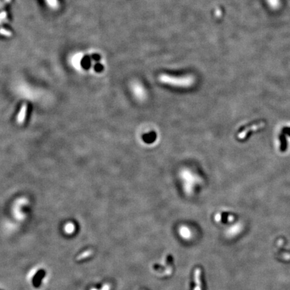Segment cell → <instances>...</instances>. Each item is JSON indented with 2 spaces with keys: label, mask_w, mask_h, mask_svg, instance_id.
Returning a JSON list of instances; mask_svg holds the SVG:
<instances>
[{
  "label": "cell",
  "mask_w": 290,
  "mask_h": 290,
  "mask_svg": "<svg viewBox=\"0 0 290 290\" xmlns=\"http://www.w3.org/2000/svg\"><path fill=\"white\" fill-rule=\"evenodd\" d=\"M26 108H27L26 105H24L22 107V108L21 109L20 114H18V121L19 122H22L25 119L26 112V109H27Z\"/></svg>",
  "instance_id": "cell-6"
},
{
  "label": "cell",
  "mask_w": 290,
  "mask_h": 290,
  "mask_svg": "<svg viewBox=\"0 0 290 290\" xmlns=\"http://www.w3.org/2000/svg\"><path fill=\"white\" fill-rule=\"evenodd\" d=\"M159 82L165 85L177 87H189L192 85L195 79L192 76L174 77L167 74H161L159 77Z\"/></svg>",
  "instance_id": "cell-2"
},
{
  "label": "cell",
  "mask_w": 290,
  "mask_h": 290,
  "mask_svg": "<svg viewBox=\"0 0 290 290\" xmlns=\"http://www.w3.org/2000/svg\"><path fill=\"white\" fill-rule=\"evenodd\" d=\"M180 233L182 237L186 238V239H188L191 236V232L189 231V229L185 227H182L180 228Z\"/></svg>",
  "instance_id": "cell-5"
},
{
  "label": "cell",
  "mask_w": 290,
  "mask_h": 290,
  "mask_svg": "<svg viewBox=\"0 0 290 290\" xmlns=\"http://www.w3.org/2000/svg\"><path fill=\"white\" fill-rule=\"evenodd\" d=\"M202 271L199 268H197L194 272V281L195 286L194 290H202V281H201Z\"/></svg>",
  "instance_id": "cell-4"
},
{
  "label": "cell",
  "mask_w": 290,
  "mask_h": 290,
  "mask_svg": "<svg viewBox=\"0 0 290 290\" xmlns=\"http://www.w3.org/2000/svg\"><path fill=\"white\" fill-rule=\"evenodd\" d=\"M0 290H1V289H0Z\"/></svg>",
  "instance_id": "cell-15"
},
{
  "label": "cell",
  "mask_w": 290,
  "mask_h": 290,
  "mask_svg": "<svg viewBox=\"0 0 290 290\" xmlns=\"http://www.w3.org/2000/svg\"><path fill=\"white\" fill-rule=\"evenodd\" d=\"M5 2H6V3H8V2H10V0H5Z\"/></svg>",
  "instance_id": "cell-13"
},
{
  "label": "cell",
  "mask_w": 290,
  "mask_h": 290,
  "mask_svg": "<svg viewBox=\"0 0 290 290\" xmlns=\"http://www.w3.org/2000/svg\"><path fill=\"white\" fill-rule=\"evenodd\" d=\"M91 290H100V289H92Z\"/></svg>",
  "instance_id": "cell-14"
},
{
  "label": "cell",
  "mask_w": 290,
  "mask_h": 290,
  "mask_svg": "<svg viewBox=\"0 0 290 290\" xmlns=\"http://www.w3.org/2000/svg\"><path fill=\"white\" fill-rule=\"evenodd\" d=\"M48 2L50 4L51 6H56L57 5V1L56 0H48Z\"/></svg>",
  "instance_id": "cell-11"
},
{
  "label": "cell",
  "mask_w": 290,
  "mask_h": 290,
  "mask_svg": "<svg viewBox=\"0 0 290 290\" xmlns=\"http://www.w3.org/2000/svg\"><path fill=\"white\" fill-rule=\"evenodd\" d=\"M0 34L3 35H5L6 36H10L12 35V33L6 30H4L3 28L0 29Z\"/></svg>",
  "instance_id": "cell-8"
},
{
  "label": "cell",
  "mask_w": 290,
  "mask_h": 290,
  "mask_svg": "<svg viewBox=\"0 0 290 290\" xmlns=\"http://www.w3.org/2000/svg\"><path fill=\"white\" fill-rule=\"evenodd\" d=\"M6 17V12H2L0 14V19H3Z\"/></svg>",
  "instance_id": "cell-12"
},
{
  "label": "cell",
  "mask_w": 290,
  "mask_h": 290,
  "mask_svg": "<svg viewBox=\"0 0 290 290\" xmlns=\"http://www.w3.org/2000/svg\"><path fill=\"white\" fill-rule=\"evenodd\" d=\"M132 91L136 100L139 101H144L147 97V92L143 85L137 82L132 85Z\"/></svg>",
  "instance_id": "cell-3"
},
{
  "label": "cell",
  "mask_w": 290,
  "mask_h": 290,
  "mask_svg": "<svg viewBox=\"0 0 290 290\" xmlns=\"http://www.w3.org/2000/svg\"><path fill=\"white\" fill-rule=\"evenodd\" d=\"M268 2L272 7H276L278 5V0H268Z\"/></svg>",
  "instance_id": "cell-10"
},
{
  "label": "cell",
  "mask_w": 290,
  "mask_h": 290,
  "mask_svg": "<svg viewBox=\"0 0 290 290\" xmlns=\"http://www.w3.org/2000/svg\"><path fill=\"white\" fill-rule=\"evenodd\" d=\"M91 254H92V250H87V251H85V252H84L83 253L81 254L77 259L79 261V260H82V259H85V258L88 257L89 256H90Z\"/></svg>",
  "instance_id": "cell-7"
},
{
  "label": "cell",
  "mask_w": 290,
  "mask_h": 290,
  "mask_svg": "<svg viewBox=\"0 0 290 290\" xmlns=\"http://www.w3.org/2000/svg\"><path fill=\"white\" fill-rule=\"evenodd\" d=\"M183 190L187 195H191L194 191L195 187L202 183V179L197 174L189 169L184 168L180 173Z\"/></svg>",
  "instance_id": "cell-1"
},
{
  "label": "cell",
  "mask_w": 290,
  "mask_h": 290,
  "mask_svg": "<svg viewBox=\"0 0 290 290\" xmlns=\"http://www.w3.org/2000/svg\"><path fill=\"white\" fill-rule=\"evenodd\" d=\"M73 229H74V226L72 224H69L67 225L66 230H67V232H72V231H73Z\"/></svg>",
  "instance_id": "cell-9"
}]
</instances>
